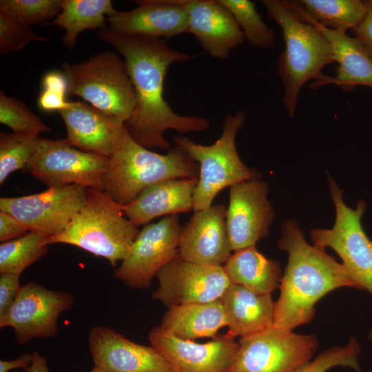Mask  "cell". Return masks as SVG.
<instances>
[{
    "instance_id": "obj_1",
    "label": "cell",
    "mask_w": 372,
    "mask_h": 372,
    "mask_svg": "<svg viewBox=\"0 0 372 372\" xmlns=\"http://www.w3.org/2000/svg\"><path fill=\"white\" fill-rule=\"evenodd\" d=\"M96 34L120 53L126 63L135 92L136 104L125 127L136 142L146 148L158 147L167 151L171 147L164 136L166 130L185 134L209 128L208 119L180 115L164 98V82L170 65L197 55L173 49L164 39L121 34L107 28L100 30Z\"/></svg>"
},
{
    "instance_id": "obj_2",
    "label": "cell",
    "mask_w": 372,
    "mask_h": 372,
    "mask_svg": "<svg viewBox=\"0 0 372 372\" xmlns=\"http://www.w3.org/2000/svg\"><path fill=\"white\" fill-rule=\"evenodd\" d=\"M278 247L288 254V261L274 305L273 325L293 331L313 318L316 304L327 293L341 287L360 289L342 263L307 242L295 220L283 223Z\"/></svg>"
},
{
    "instance_id": "obj_3",
    "label": "cell",
    "mask_w": 372,
    "mask_h": 372,
    "mask_svg": "<svg viewBox=\"0 0 372 372\" xmlns=\"http://www.w3.org/2000/svg\"><path fill=\"white\" fill-rule=\"evenodd\" d=\"M267 16L281 28L285 50L278 58L277 70L282 82V103L293 117L299 94L309 80L323 76V68L334 62L329 42L297 12L293 1L262 0Z\"/></svg>"
},
{
    "instance_id": "obj_4",
    "label": "cell",
    "mask_w": 372,
    "mask_h": 372,
    "mask_svg": "<svg viewBox=\"0 0 372 372\" xmlns=\"http://www.w3.org/2000/svg\"><path fill=\"white\" fill-rule=\"evenodd\" d=\"M198 164L180 146L175 144L166 154L156 153L136 142L125 127L109 157L104 191L123 206L154 184L174 178H198Z\"/></svg>"
},
{
    "instance_id": "obj_5",
    "label": "cell",
    "mask_w": 372,
    "mask_h": 372,
    "mask_svg": "<svg viewBox=\"0 0 372 372\" xmlns=\"http://www.w3.org/2000/svg\"><path fill=\"white\" fill-rule=\"evenodd\" d=\"M139 231L106 192L87 188L83 207L66 229L50 236L48 242L78 247L115 267L127 256Z\"/></svg>"
},
{
    "instance_id": "obj_6",
    "label": "cell",
    "mask_w": 372,
    "mask_h": 372,
    "mask_svg": "<svg viewBox=\"0 0 372 372\" xmlns=\"http://www.w3.org/2000/svg\"><path fill=\"white\" fill-rule=\"evenodd\" d=\"M245 119L243 111L226 115L220 138L209 145L196 143L184 136H174L175 144L183 148L199 165L198 184L193 196L195 211L211 206L222 189L260 177L257 169L244 164L237 152L236 135Z\"/></svg>"
},
{
    "instance_id": "obj_7",
    "label": "cell",
    "mask_w": 372,
    "mask_h": 372,
    "mask_svg": "<svg viewBox=\"0 0 372 372\" xmlns=\"http://www.w3.org/2000/svg\"><path fill=\"white\" fill-rule=\"evenodd\" d=\"M61 67L68 94L79 96L125 122L131 116L135 92L126 63L116 52H99L76 64L64 62Z\"/></svg>"
},
{
    "instance_id": "obj_8",
    "label": "cell",
    "mask_w": 372,
    "mask_h": 372,
    "mask_svg": "<svg viewBox=\"0 0 372 372\" xmlns=\"http://www.w3.org/2000/svg\"><path fill=\"white\" fill-rule=\"evenodd\" d=\"M330 194L335 209V220L331 229H314L313 245L325 250L329 247L340 257L350 276L372 295V240L361 223L366 205L359 200L355 209L343 200V191L329 178Z\"/></svg>"
},
{
    "instance_id": "obj_9",
    "label": "cell",
    "mask_w": 372,
    "mask_h": 372,
    "mask_svg": "<svg viewBox=\"0 0 372 372\" xmlns=\"http://www.w3.org/2000/svg\"><path fill=\"white\" fill-rule=\"evenodd\" d=\"M313 334H300L272 325L240 338L230 372H293L314 355Z\"/></svg>"
},
{
    "instance_id": "obj_10",
    "label": "cell",
    "mask_w": 372,
    "mask_h": 372,
    "mask_svg": "<svg viewBox=\"0 0 372 372\" xmlns=\"http://www.w3.org/2000/svg\"><path fill=\"white\" fill-rule=\"evenodd\" d=\"M109 158L81 151L65 138H41L25 169L48 187L79 185L104 190Z\"/></svg>"
},
{
    "instance_id": "obj_11",
    "label": "cell",
    "mask_w": 372,
    "mask_h": 372,
    "mask_svg": "<svg viewBox=\"0 0 372 372\" xmlns=\"http://www.w3.org/2000/svg\"><path fill=\"white\" fill-rule=\"evenodd\" d=\"M87 187L79 185L49 187L44 192L19 197H1L6 212L29 231L54 236L63 231L85 203Z\"/></svg>"
},
{
    "instance_id": "obj_12",
    "label": "cell",
    "mask_w": 372,
    "mask_h": 372,
    "mask_svg": "<svg viewBox=\"0 0 372 372\" xmlns=\"http://www.w3.org/2000/svg\"><path fill=\"white\" fill-rule=\"evenodd\" d=\"M183 229L178 214L146 225L127 256L114 270V276L130 287H149L158 271L178 256Z\"/></svg>"
},
{
    "instance_id": "obj_13",
    "label": "cell",
    "mask_w": 372,
    "mask_h": 372,
    "mask_svg": "<svg viewBox=\"0 0 372 372\" xmlns=\"http://www.w3.org/2000/svg\"><path fill=\"white\" fill-rule=\"evenodd\" d=\"M74 303V295L66 291L46 289L34 282L21 287L12 306L0 318V327L13 329L17 343L58 334V319Z\"/></svg>"
},
{
    "instance_id": "obj_14",
    "label": "cell",
    "mask_w": 372,
    "mask_h": 372,
    "mask_svg": "<svg viewBox=\"0 0 372 372\" xmlns=\"http://www.w3.org/2000/svg\"><path fill=\"white\" fill-rule=\"evenodd\" d=\"M155 276L158 287L152 298L168 308L219 300L231 284L222 265L193 262L179 256L161 267Z\"/></svg>"
},
{
    "instance_id": "obj_15",
    "label": "cell",
    "mask_w": 372,
    "mask_h": 372,
    "mask_svg": "<svg viewBox=\"0 0 372 372\" xmlns=\"http://www.w3.org/2000/svg\"><path fill=\"white\" fill-rule=\"evenodd\" d=\"M226 210V225L231 250L256 246L268 236L275 217L267 198V183L259 179L231 186Z\"/></svg>"
},
{
    "instance_id": "obj_16",
    "label": "cell",
    "mask_w": 372,
    "mask_h": 372,
    "mask_svg": "<svg viewBox=\"0 0 372 372\" xmlns=\"http://www.w3.org/2000/svg\"><path fill=\"white\" fill-rule=\"evenodd\" d=\"M148 338L175 372H230L238 349V342L226 334L200 344L177 338L156 327Z\"/></svg>"
},
{
    "instance_id": "obj_17",
    "label": "cell",
    "mask_w": 372,
    "mask_h": 372,
    "mask_svg": "<svg viewBox=\"0 0 372 372\" xmlns=\"http://www.w3.org/2000/svg\"><path fill=\"white\" fill-rule=\"evenodd\" d=\"M88 343L94 366L105 372H175L156 348L137 344L110 327H92Z\"/></svg>"
},
{
    "instance_id": "obj_18",
    "label": "cell",
    "mask_w": 372,
    "mask_h": 372,
    "mask_svg": "<svg viewBox=\"0 0 372 372\" xmlns=\"http://www.w3.org/2000/svg\"><path fill=\"white\" fill-rule=\"evenodd\" d=\"M59 112L67 130L65 141L87 153L109 158L125 128L123 119L80 101H70Z\"/></svg>"
},
{
    "instance_id": "obj_19",
    "label": "cell",
    "mask_w": 372,
    "mask_h": 372,
    "mask_svg": "<svg viewBox=\"0 0 372 372\" xmlns=\"http://www.w3.org/2000/svg\"><path fill=\"white\" fill-rule=\"evenodd\" d=\"M187 18V33L205 51L224 60L244 41L234 17L220 0H180Z\"/></svg>"
},
{
    "instance_id": "obj_20",
    "label": "cell",
    "mask_w": 372,
    "mask_h": 372,
    "mask_svg": "<svg viewBox=\"0 0 372 372\" xmlns=\"http://www.w3.org/2000/svg\"><path fill=\"white\" fill-rule=\"evenodd\" d=\"M225 205L195 211L183 227L178 256L193 262L223 265L231 255Z\"/></svg>"
},
{
    "instance_id": "obj_21",
    "label": "cell",
    "mask_w": 372,
    "mask_h": 372,
    "mask_svg": "<svg viewBox=\"0 0 372 372\" xmlns=\"http://www.w3.org/2000/svg\"><path fill=\"white\" fill-rule=\"evenodd\" d=\"M137 7L107 17L109 30L117 34L167 39L187 33V18L180 0L136 1Z\"/></svg>"
},
{
    "instance_id": "obj_22",
    "label": "cell",
    "mask_w": 372,
    "mask_h": 372,
    "mask_svg": "<svg viewBox=\"0 0 372 372\" xmlns=\"http://www.w3.org/2000/svg\"><path fill=\"white\" fill-rule=\"evenodd\" d=\"M296 10L305 21L314 25L329 42L334 61L338 63L335 76L324 74L310 85L312 89L335 84L345 92L356 85L372 87V56L355 37H351L343 32L328 29L311 18L295 1Z\"/></svg>"
},
{
    "instance_id": "obj_23",
    "label": "cell",
    "mask_w": 372,
    "mask_h": 372,
    "mask_svg": "<svg viewBox=\"0 0 372 372\" xmlns=\"http://www.w3.org/2000/svg\"><path fill=\"white\" fill-rule=\"evenodd\" d=\"M198 178H174L161 181L143 191L134 200L121 206L136 226L147 225L161 216L193 209V196Z\"/></svg>"
},
{
    "instance_id": "obj_24",
    "label": "cell",
    "mask_w": 372,
    "mask_h": 372,
    "mask_svg": "<svg viewBox=\"0 0 372 372\" xmlns=\"http://www.w3.org/2000/svg\"><path fill=\"white\" fill-rule=\"evenodd\" d=\"M228 336L240 338L273 324L274 305L271 293H259L241 285L230 284L220 298Z\"/></svg>"
},
{
    "instance_id": "obj_25",
    "label": "cell",
    "mask_w": 372,
    "mask_h": 372,
    "mask_svg": "<svg viewBox=\"0 0 372 372\" xmlns=\"http://www.w3.org/2000/svg\"><path fill=\"white\" fill-rule=\"evenodd\" d=\"M227 326L224 309L219 299L172 307L163 316L159 327L177 338L193 340L215 337L220 329Z\"/></svg>"
},
{
    "instance_id": "obj_26",
    "label": "cell",
    "mask_w": 372,
    "mask_h": 372,
    "mask_svg": "<svg viewBox=\"0 0 372 372\" xmlns=\"http://www.w3.org/2000/svg\"><path fill=\"white\" fill-rule=\"evenodd\" d=\"M234 252L223 265L231 284L271 294L279 287L282 275L278 261L265 257L256 246Z\"/></svg>"
},
{
    "instance_id": "obj_27",
    "label": "cell",
    "mask_w": 372,
    "mask_h": 372,
    "mask_svg": "<svg viewBox=\"0 0 372 372\" xmlns=\"http://www.w3.org/2000/svg\"><path fill=\"white\" fill-rule=\"evenodd\" d=\"M116 12L110 0H63L61 12L47 24L65 30L62 44L72 50L81 32L87 29H106L105 15L110 17Z\"/></svg>"
},
{
    "instance_id": "obj_28",
    "label": "cell",
    "mask_w": 372,
    "mask_h": 372,
    "mask_svg": "<svg viewBox=\"0 0 372 372\" xmlns=\"http://www.w3.org/2000/svg\"><path fill=\"white\" fill-rule=\"evenodd\" d=\"M321 25L338 32L356 30L369 8L360 0H300L295 1Z\"/></svg>"
},
{
    "instance_id": "obj_29",
    "label": "cell",
    "mask_w": 372,
    "mask_h": 372,
    "mask_svg": "<svg viewBox=\"0 0 372 372\" xmlns=\"http://www.w3.org/2000/svg\"><path fill=\"white\" fill-rule=\"evenodd\" d=\"M50 236L34 231L2 242L0 245V273L19 276L48 251Z\"/></svg>"
},
{
    "instance_id": "obj_30",
    "label": "cell",
    "mask_w": 372,
    "mask_h": 372,
    "mask_svg": "<svg viewBox=\"0 0 372 372\" xmlns=\"http://www.w3.org/2000/svg\"><path fill=\"white\" fill-rule=\"evenodd\" d=\"M239 25L244 38L254 47L267 49L274 46L276 33L267 26L249 0H220Z\"/></svg>"
},
{
    "instance_id": "obj_31",
    "label": "cell",
    "mask_w": 372,
    "mask_h": 372,
    "mask_svg": "<svg viewBox=\"0 0 372 372\" xmlns=\"http://www.w3.org/2000/svg\"><path fill=\"white\" fill-rule=\"evenodd\" d=\"M41 138L14 134H0V185H2L12 172L25 169L35 152Z\"/></svg>"
},
{
    "instance_id": "obj_32",
    "label": "cell",
    "mask_w": 372,
    "mask_h": 372,
    "mask_svg": "<svg viewBox=\"0 0 372 372\" xmlns=\"http://www.w3.org/2000/svg\"><path fill=\"white\" fill-rule=\"evenodd\" d=\"M0 123L10 127L13 134L24 136H37L52 130L27 105L15 96L0 92Z\"/></svg>"
},
{
    "instance_id": "obj_33",
    "label": "cell",
    "mask_w": 372,
    "mask_h": 372,
    "mask_svg": "<svg viewBox=\"0 0 372 372\" xmlns=\"http://www.w3.org/2000/svg\"><path fill=\"white\" fill-rule=\"evenodd\" d=\"M63 0H1L0 12L28 25L55 19Z\"/></svg>"
},
{
    "instance_id": "obj_34",
    "label": "cell",
    "mask_w": 372,
    "mask_h": 372,
    "mask_svg": "<svg viewBox=\"0 0 372 372\" xmlns=\"http://www.w3.org/2000/svg\"><path fill=\"white\" fill-rule=\"evenodd\" d=\"M360 353L358 342L351 336L346 345L328 348L293 372H327L336 366L349 367L356 372H361Z\"/></svg>"
},
{
    "instance_id": "obj_35",
    "label": "cell",
    "mask_w": 372,
    "mask_h": 372,
    "mask_svg": "<svg viewBox=\"0 0 372 372\" xmlns=\"http://www.w3.org/2000/svg\"><path fill=\"white\" fill-rule=\"evenodd\" d=\"M49 40L36 34L29 25L0 12L1 54L20 50L32 41L48 42Z\"/></svg>"
},
{
    "instance_id": "obj_36",
    "label": "cell",
    "mask_w": 372,
    "mask_h": 372,
    "mask_svg": "<svg viewBox=\"0 0 372 372\" xmlns=\"http://www.w3.org/2000/svg\"><path fill=\"white\" fill-rule=\"evenodd\" d=\"M43 90L39 95L37 105L46 112H60L70 105L65 99L68 94V82L63 72L51 70L42 77Z\"/></svg>"
},
{
    "instance_id": "obj_37",
    "label": "cell",
    "mask_w": 372,
    "mask_h": 372,
    "mask_svg": "<svg viewBox=\"0 0 372 372\" xmlns=\"http://www.w3.org/2000/svg\"><path fill=\"white\" fill-rule=\"evenodd\" d=\"M19 277L6 273L0 275V318L8 312L22 287Z\"/></svg>"
},
{
    "instance_id": "obj_38",
    "label": "cell",
    "mask_w": 372,
    "mask_h": 372,
    "mask_svg": "<svg viewBox=\"0 0 372 372\" xmlns=\"http://www.w3.org/2000/svg\"><path fill=\"white\" fill-rule=\"evenodd\" d=\"M29 232L28 229L10 214L0 211V241L8 242L20 238Z\"/></svg>"
},
{
    "instance_id": "obj_39",
    "label": "cell",
    "mask_w": 372,
    "mask_h": 372,
    "mask_svg": "<svg viewBox=\"0 0 372 372\" xmlns=\"http://www.w3.org/2000/svg\"><path fill=\"white\" fill-rule=\"evenodd\" d=\"M353 32L372 56V8H369L364 19Z\"/></svg>"
},
{
    "instance_id": "obj_40",
    "label": "cell",
    "mask_w": 372,
    "mask_h": 372,
    "mask_svg": "<svg viewBox=\"0 0 372 372\" xmlns=\"http://www.w3.org/2000/svg\"><path fill=\"white\" fill-rule=\"evenodd\" d=\"M25 371L27 372H50L45 358L37 351L33 352L32 362Z\"/></svg>"
},
{
    "instance_id": "obj_41",
    "label": "cell",
    "mask_w": 372,
    "mask_h": 372,
    "mask_svg": "<svg viewBox=\"0 0 372 372\" xmlns=\"http://www.w3.org/2000/svg\"><path fill=\"white\" fill-rule=\"evenodd\" d=\"M90 372H105L103 370L101 369L100 368L94 366L92 370Z\"/></svg>"
},
{
    "instance_id": "obj_42",
    "label": "cell",
    "mask_w": 372,
    "mask_h": 372,
    "mask_svg": "<svg viewBox=\"0 0 372 372\" xmlns=\"http://www.w3.org/2000/svg\"><path fill=\"white\" fill-rule=\"evenodd\" d=\"M364 3L368 8H372V0L364 1Z\"/></svg>"
},
{
    "instance_id": "obj_43",
    "label": "cell",
    "mask_w": 372,
    "mask_h": 372,
    "mask_svg": "<svg viewBox=\"0 0 372 372\" xmlns=\"http://www.w3.org/2000/svg\"><path fill=\"white\" fill-rule=\"evenodd\" d=\"M368 337L370 340H372V329L369 331Z\"/></svg>"
},
{
    "instance_id": "obj_44",
    "label": "cell",
    "mask_w": 372,
    "mask_h": 372,
    "mask_svg": "<svg viewBox=\"0 0 372 372\" xmlns=\"http://www.w3.org/2000/svg\"><path fill=\"white\" fill-rule=\"evenodd\" d=\"M366 372H372V370H370V371H366Z\"/></svg>"
}]
</instances>
